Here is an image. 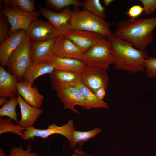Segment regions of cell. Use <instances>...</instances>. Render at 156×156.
Listing matches in <instances>:
<instances>
[{
	"label": "cell",
	"mask_w": 156,
	"mask_h": 156,
	"mask_svg": "<svg viewBox=\"0 0 156 156\" xmlns=\"http://www.w3.org/2000/svg\"><path fill=\"white\" fill-rule=\"evenodd\" d=\"M156 27V17L130 18L118 22L113 34L130 43L137 49L146 52V47L154 40L153 31Z\"/></svg>",
	"instance_id": "obj_1"
},
{
	"label": "cell",
	"mask_w": 156,
	"mask_h": 156,
	"mask_svg": "<svg viewBox=\"0 0 156 156\" xmlns=\"http://www.w3.org/2000/svg\"><path fill=\"white\" fill-rule=\"evenodd\" d=\"M110 42L114 69L136 73L143 71L145 62L149 57L130 43L113 34L106 38Z\"/></svg>",
	"instance_id": "obj_2"
},
{
	"label": "cell",
	"mask_w": 156,
	"mask_h": 156,
	"mask_svg": "<svg viewBox=\"0 0 156 156\" xmlns=\"http://www.w3.org/2000/svg\"><path fill=\"white\" fill-rule=\"evenodd\" d=\"M111 25L105 19L85 10H80L75 7L72 10L71 30L93 32L107 38L112 34L110 28Z\"/></svg>",
	"instance_id": "obj_3"
},
{
	"label": "cell",
	"mask_w": 156,
	"mask_h": 156,
	"mask_svg": "<svg viewBox=\"0 0 156 156\" xmlns=\"http://www.w3.org/2000/svg\"><path fill=\"white\" fill-rule=\"evenodd\" d=\"M31 41L26 36L10 56L7 64V71L14 75L18 82L23 80L24 73L31 64Z\"/></svg>",
	"instance_id": "obj_4"
},
{
	"label": "cell",
	"mask_w": 156,
	"mask_h": 156,
	"mask_svg": "<svg viewBox=\"0 0 156 156\" xmlns=\"http://www.w3.org/2000/svg\"><path fill=\"white\" fill-rule=\"evenodd\" d=\"M87 65L99 66L107 70L114 60L111 44L106 37L101 40L84 53Z\"/></svg>",
	"instance_id": "obj_5"
},
{
	"label": "cell",
	"mask_w": 156,
	"mask_h": 156,
	"mask_svg": "<svg viewBox=\"0 0 156 156\" xmlns=\"http://www.w3.org/2000/svg\"><path fill=\"white\" fill-rule=\"evenodd\" d=\"M1 12L7 17L10 25V36L18 30H26L40 14L39 11L24 12L14 5L4 7Z\"/></svg>",
	"instance_id": "obj_6"
},
{
	"label": "cell",
	"mask_w": 156,
	"mask_h": 156,
	"mask_svg": "<svg viewBox=\"0 0 156 156\" xmlns=\"http://www.w3.org/2000/svg\"><path fill=\"white\" fill-rule=\"evenodd\" d=\"M75 130L73 120H70L66 124L61 126L55 123L50 125L46 129H38L31 127L25 129L23 135L21 137L24 141L33 139L35 137L43 139L55 134H60L65 137L68 140L70 145L72 142V135Z\"/></svg>",
	"instance_id": "obj_7"
},
{
	"label": "cell",
	"mask_w": 156,
	"mask_h": 156,
	"mask_svg": "<svg viewBox=\"0 0 156 156\" xmlns=\"http://www.w3.org/2000/svg\"><path fill=\"white\" fill-rule=\"evenodd\" d=\"M106 70L99 66L87 65L80 74V81L94 93L101 88L106 90L109 78Z\"/></svg>",
	"instance_id": "obj_8"
},
{
	"label": "cell",
	"mask_w": 156,
	"mask_h": 156,
	"mask_svg": "<svg viewBox=\"0 0 156 156\" xmlns=\"http://www.w3.org/2000/svg\"><path fill=\"white\" fill-rule=\"evenodd\" d=\"M40 14L49 22L60 34L66 35L71 30L70 22L72 10L69 7L63 9L60 12H54L50 9L38 5Z\"/></svg>",
	"instance_id": "obj_9"
},
{
	"label": "cell",
	"mask_w": 156,
	"mask_h": 156,
	"mask_svg": "<svg viewBox=\"0 0 156 156\" xmlns=\"http://www.w3.org/2000/svg\"><path fill=\"white\" fill-rule=\"evenodd\" d=\"M60 34L49 22L37 19L26 30V35L31 42H40L56 38Z\"/></svg>",
	"instance_id": "obj_10"
},
{
	"label": "cell",
	"mask_w": 156,
	"mask_h": 156,
	"mask_svg": "<svg viewBox=\"0 0 156 156\" xmlns=\"http://www.w3.org/2000/svg\"><path fill=\"white\" fill-rule=\"evenodd\" d=\"M52 55L57 57L76 59L82 61L87 65L84 53L65 35L60 34L56 38Z\"/></svg>",
	"instance_id": "obj_11"
},
{
	"label": "cell",
	"mask_w": 156,
	"mask_h": 156,
	"mask_svg": "<svg viewBox=\"0 0 156 156\" xmlns=\"http://www.w3.org/2000/svg\"><path fill=\"white\" fill-rule=\"evenodd\" d=\"M84 53L104 37L93 32L72 30L65 35Z\"/></svg>",
	"instance_id": "obj_12"
},
{
	"label": "cell",
	"mask_w": 156,
	"mask_h": 156,
	"mask_svg": "<svg viewBox=\"0 0 156 156\" xmlns=\"http://www.w3.org/2000/svg\"><path fill=\"white\" fill-rule=\"evenodd\" d=\"M57 96L64 105V109H68L76 113L79 112L75 109L76 105L85 107L84 96L79 90L74 86H70L57 91Z\"/></svg>",
	"instance_id": "obj_13"
},
{
	"label": "cell",
	"mask_w": 156,
	"mask_h": 156,
	"mask_svg": "<svg viewBox=\"0 0 156 156\" xmlns=\"http://www.w3.org/2000/svg\"><path fill=\"white\" fill-rule=\"evenodd\" d=\"M26 36V30H18L11 34L0 45L1 66H7L11 54L21 44Z\"/></svg>",
	"instance_id": "obj_14"
},
{
	"label": "cell",
	"mask_w": 156,
	"mask_h": 156,
	"mask_svg": "<svg viewBox=\"0 0 156 156\" xmlns=\"http://www.w3.org/2000/svg\"><path fill=\"white\" fill-rule=\"evenodd\" d=\"M49 77L51 88L56 92L80 81V74L67 70H55Z\"/></svg>",
	"instance_id": "obj_15"
},
{
	"label": "cell",
	"mask_w": 156,
	"mask_h": 156,
	"mask_svg": "<svg viewBox=\"0 0 156 156\" xmlns=\"http://www.w3.org/2000/svg\"><path fill=\"white\" fill-rule=\"evenodd\" d=\"M17 94L27 104L36 108H40L44 100V96L40 94L37 87L32 86L23 81L17 83Z\"/></svg>",
	"instance_id": "obj_16"
},
{
	"label": "cell",
	"mask_w": 156,
	"mask_h": 156,
	"mask_svg": "<svg viewBox=\"0 0 156 156\" xmlns=\"http://www.w3.org/2000/svg\"><path fill=\"white\" fill-rule=\"evenodd\" d=\"M17 99L20 108L21 118L17 124L25 129L34 125L39 117L43 112L40 108L34 107L27 104L23 98L17 94Z\"/></svg>",
	"instance_id": "obj_17"
},
{
	"label": "cell",
	"mask_w": 156,
	"mask_h": 156,
	"mask_svg": "<svg viewBox=\"0 0 156 156\" xmlns=\"http://www.w3.org/2000/svg\"><path fill=\"white\" fill-rule=\"evenodd\" d=\"M55 70L54 66L50 61L42 59L31 64L24 73L23 81L33 86L34 82L37 78L46 74H49Z\"/></svg>",
	"instance_id": "obj_18"
},
{
	"label": "cell",
	"mask_w": 156,
	"mask_h": 156,
	"mask_svg": "<svg viewBox=\"0 0 156 156\" xmlns=\"http://www.w3.org/2000/svg\"><path fill=\"white\" fill-rule=\"evenodd\" d=\"M18 81L14 75L0 66V96L7 98L16 97Z\"/></svg>",
	"instance_id": "obj_19"
},
{
	"label": "cell",
	"mask_w": 156,
	"mask_h": 156,
	"mask_svg": "<svg viewBox=\"0 0 156 156\" xmlns=\"http://www.w3.org/2000/svg\"><path fill=\"white\" fill-rule=\"evenodd\" d=\"M51 62L55 70H67L80 74L87 65L84 62L77 59L60 57L52 55L45 59Z\"/></svg>",
	"instance_id": "obj_20"
},
{
	"label": "cell",
	"mask_w": 156,
	"mask_h": 156,
	"mask_svg": "<svg viewBox=\"0 0 156 156\" xmlns=\"http://www.w3.org/2000/svg\"><path fill=\"white\" fill-rule=\"evenodd\" d=\"M56 38L40 42H31V64L46 59L52 55Z\"/></svg>",
	"instance_id": "obj_21"
},
{
	"label": "cell",
	"mask_w": 156,
	"mask_h": 156,
	"mask_svg": "<svg viewBox=\"0 0 156 156\" xmlns=\"http://www.w3.org/2000/svg\"><path fill=\"white\" fill-rule=\"evenodd\" d=\"M77 88L83 95L84 99V108L90 110L92 108H109L107 104L103 100L98 98L95 94L86 86L81 81L73 86Z\"/></svg>",
	"instance_id": "obj_22"
},
{
	"label": "cell",
	"mask_w": 156,
	"mask_h": 156,
	"mask_svg": "<svg viewBox=\"0 0 156 156\" xmlns=\"http://www.w3.org/2000/svg\"><path fill=\"white\" fill-rule=\"evenodd\" d=\"M101 129L96 127L90 131H77L74 130L72 135V142L70 145L72 148L77 145L82 146L84 143L100 133Z\"/></svg>",
	"instance_id": "obj_23"
},
{
	"label": "cell",
	"mask_w": 156,
	"mask_h": 156,
	"mask_svg": "<svg viewBox=\"0 0 156 156\" xmlns=\"http://www.w3.org/2000/svg\"><path fill=\"white\" fill-rule=\"evenodd\" d=\"M45 2L46 7L54 12L62 11L70 6H73L76 8L83 7V2L78 0H46Z\"/></svg>",
	"instance_id": "obj_24"
},
{
	"label": "cell",
	"mask_w": 156,
	"mask_h": 156,
	"mask_svg": "<svg viewBox=\"0 0 156 156\" xmlns=\"http://www.w3.org/2000/svg\"><path fill=\"white\" fill-rule=\"evenodd\" d=\"M18 105H19V103L17 97H13L10 98L8 102L0 108L1 117L7 116L17 123L19 120L18 119L16 108Z\"/></svg>",
	"instance_id": "obj_25"
},
{
	"label": "cell",
	"mask_w": 156,
	"mask_h": 156,
	"mask_svg": "<svg viewBox=\"0 0 156 156\" xmlns=\"http://www.w3.org/2000/svg\"><path fill=\"white\" fill-rule=\"evenodd\" d=\"M9 118L5 119L0 118V134L11 132L21 137L25 130L22 127L17 124L15 125Z\"/></svg>",
	"instance_id": "obj_26"
},
{
	"label": "cell",
	"mask_w": 156,
	"mask_h": 156,
	"mask_svg": "<svg viewBox=\"0 0 156 156\" xmlns=\"http://www.w3.org/2000/svg\"><path fill=\"white\" fill-rule=\"evenodd\" d=\"M83 2V10L105 19L106 15L104 12L105 9L100 0H84Z\"/></svg>",
	"instance_id": "obj_27"
},
{
	"label": "cell",
	"mask_w": 156,
	"mask_h": 156,
	"mask_svg": "<svg viewBox=\"0 0 156 156\" xmlns=\"http://www.w3.org/2000/svg\"><path fill=\"white\" fill-rule=\"evenodd\" d=\"M36 2L35 0H5L3 7L14 5L24 12L29 13L34 11Z\"/></svg>",
	"instance_id": "obj_28"
},
{
	"label": "cell",
	"mask_w": 156,
	"mask_h": 156,
	"mask_svg": "<svg viewBox=\"0 0 156 156\" xmlns=\"http://www.w3.org/2000/svg\"><path fill=\"white\" fill-rule=\"evenodd\" d=\"M10 23L6 16L2 12L0 13V42H4L10 36Z\"/></svg>",
	"instance_id": "obj_29"
},
{
	"label": "cell",
	"mask_w": 156,
	"mask_h": 156,
	"mask_svg": "<svg viewBox=\"0 0 156 156\" xmlns=\"http://www.w3.org/2000/svg\"><path fill=\"white\" fill-rule=\"evenodd\" d=\"M8 156H40L36 152L32 151V146L31 144L28 145L25 149L20 146L12 148L11 149Z\"/></svg>",
	"instance_id": "obj_30"
},
{
	"label": "cell",
	"mask_w": 156,
	"mask_h": 156,
	"mask_svg": "<svg viewBox=\"0 0 156 156\" xmlns=\"http://www.w3.org/2000/svg\"><path fill=\"white\" fill-rule=\"evenodd\" d=\"M146 74L148 78H156V57H149L145 62Z\"/></svg>",
	"instance_id": "obj_31"
},
{
	"label": "cell",
	"mask_w": 156,
	"mask_h": 156,
	"mask_svg": "<svg viewBox=\"0 0 156 156\" xmlns=\"http://www.w3.org/2000/svg\"><path fill=\"white\" fill-rule=\"evenodd\" d=\"M143 6L144 13L150 15L156 10V0H140Z\"/></svg>",
	"instance_id": "obj_32"
},
{
	"label": "cell",
	"mask_w": 156,
	"mask_h": 156,
	"mask_svg": "<svg viewBox=\"0 0 156 156\" xmlns=\"http://www.w3.org/2000/svg\"><path fill=\"white\" fill-rule=\"evenodd\" d=\"M144 12L143 7L140 5H134L131 7L127 12L126 14L131 19H135L139 16Z\"/></svg>",
	"instance_id": "obj_33"
},
{
	"label": "cell",
	"mask_w": 156,
	"mask_h": 156,
	"mask_svg": "<svg viewBox=\"0 0 156 156\" xmlns=\"http://www.w3.org/2000/svg\"><path fill=\"white\" fill-rule=\"evenodd\" d=\"M106 90L104 88H101L97 90L94 93L98 98L103 100L106 95Z\"/></svg>",
	"instance_id": "obj_34"
},
{
	"label": "cell",
	"mask_w": 156,
	"mask_h": 156,
	"mask_svg": "<svg viewBox=\"0 0 156 156\" xmlns=\"http://www.w3.org/2000/svg\"><path fill=\"white\" fill-rule=\"evenodd\" d=\"M72 156H91L88 154L83 150L80 148H76L74 150Z\"/></svg>",
	"instance_id": "obj_35"
},
{
	"label": "cell",
	"mask_w": 156,
	"mask_h": 156,
	"mask_svg": "<svg viewBox=\"0 0 156 156\" xmlns=\"http://www.w3.org/2000/svg\"><path fill=\"white\" fill-rule=\"evenodd\" d=\"M8 100V99L7 98L5 97H1L0 98V105L2 106L6 103Z\"/></svg>",
	"instance_id": "obj_36"
},
{
	"label": "cell",
	"mask_w": 156,
	"mask_h": 156,
	"mask_svg": "<svg viewBox=\"0 0 156 156\" xmlns=\"http://www.w3.org/2000/svg\"><path fill=\"white\" fill-rule=\"evenodd\" d=\"M114 1V0H103V2L105 6L107 7Z\"/></svg>",
	"instance_id": "obj_37"
},
{
	"label": "cell",
	"mask_w": 156,
	"mask_h": 156,
	"mask_svg": "<svg viewBox=\"0 0 156 156\" xmlns=\"http://www.w3.org/2000/svg\"><path fill=\"white\" fill-rule=\"evenodd\" d=\"M0 156H6L4 150L1 148H0Z\"/></svg>",
	"instance_id": "obj_38"
}]
</instances>
